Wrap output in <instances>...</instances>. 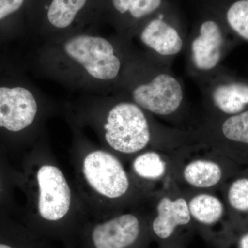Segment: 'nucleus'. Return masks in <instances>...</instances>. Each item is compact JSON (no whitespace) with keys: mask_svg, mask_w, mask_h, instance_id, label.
Returning <instances> with one entry per match:
<instances>
[{"mask_svg":"<svg viewBox=\"0 0 248 248\" xmlns=\"http://www.w3.org/2000/svg\"><path fill=\"white\" fill-rule=\"evenodd\" d=\"M20 163L18 188L25 203L17 220L47 242L77 248L89 214L74 182L59 164L46 134L23 155Z\"/></svg>","mask_w":248,"mask_h":248,"instance_id":"1","label":"nucleus"},{"mask_svg":"<svg viewBox=\"0 0 248 248\" xmlns=\"http://www.w3.org/2000/svg\"><path fill=\"white\" fill-rule=\"evenodd\" d=\"M61 112L69 125L91 130L99 145L125 164L147 150L172 152L197 142L193 130L164 126L135 103L112 94H81Z\"/></svg>","mask_w":248,"mask_h":248,"instance_id":"2","label":"nucleus"},{"mask_svg":"<svg viewBox=\"0 0 248 248\" xmlns=\"http://www.w3.org/2000/svg\"><path fill=\"white\" fill-rule=\"evenodd\" d=\"M131 42L84 32L40 42L30 56L37 76L81 94L110 95L122 78Z\"/></svg>","mask_w":248,"mask_h":248,"instance_id":"3","label":"nucleus"},{"mask_svg":"<svg viewBox=\"0 0 248 248\" xmlns=\"http://www.w3.org/2000/svg\"><path fill=\"white\" fill-rule=\"evenodd\" d=\"M70 128L74 183L90 219L150 205L153 197L133 179L120 158L93 142L83 130Z\"/></svg>","mask_w":248,"mask_h":248,"instance_id":"4","label":"nucleus"},{"mask_svg":"<svg viewBox=\"0 0 248 248\" xmlns=\"http://www.w3.org/2000/svg\"><path fill=\"white\" fill-rule=\"evenodd\" d=\"M60 111L22 70L0 61V145L10 157L20 161L46 134V120Z\"/></svg>","mask_w":248,"mask_h":248,"instance_id":"5","label":"nucleus"},{"mask_svg":"<svg viewBox=\"0 0 248 248\" xmlns=\"http://www.w3.org/2000/svg\"><path fill=\"white\" fill-rule=\"evenodd\" d=\"M112 95L135 103L153 117L165 120L179 118L185 108L182 81L170 71L154 68L151 59L133 48Z\"/></svg>","mask_w":248,"mask_h":248,"instance_id":"6","label":"nucleus"},{"mask_svg":"<svg viewBox=\"0 0 248 248\" xmlns=\"http://www.w3.org/2000/svg\"><path fill=\"white\" fill-rule=\"evenodd\" d=\"M146 206L89 220L80 232L77 248H148L153 236L151 210Z\"/></svg>","mask_w":248,"mask_h":248,"instance_id":"7","label":"nucleus"},{"mask_svg":"<svg viewBox=\"0 0 248 248\" xmlns=\"http://www.w3.org/2000/svg\"><path fill=\"white\" fill-rule=\"evenodd\" d=\"M104 0H49L41 10L32 37L37 43L84 32H97Z\"/></svg>","mask_w":248,"mask_h":248,"instance_id":"8","label":"nucleus"},{"mask_svg":"<svg viewBox=\"0 0 248 248\" xmlns=\"http://www.w3.org/2000/svg\"><path fill=\"white\" fill-rule=\"evenodd\" d=\"M174 182L183 192H214L224 182L226 156L200 143L186 145L170 153Z\"/></svg>","mask_w":248,"mask_h":248,"instance_id":"9","label":"nucleus"},{"mask_svg":"<svg viewBox=\"0 0 248 248\" xmlns=\"http://www.w3.org/2000/svg\"><path fill=\"white\" fill-rule=\"evenodd\" d=\"M151 231L153 239L161 244L177 237L182 228L194 225L187 197L174 182L169 184L152 200Z\"/></svg>","mask_w":248,"mask_h":248,"instance_id":"10","label":"nucleus"},{"mask_svg":"<svg viewBox=\"0 0 248 248\" xmlns=\"http://www.w3.org/2000/svg\"><path fill=\"white\" fill-rule=\"evenodd\" d=\"M226 29L209 9L197 23L189 45L191 66L200 74H210L219 66L226 48Z\"/></svg>","mask_w":248,"mask_h":248,"instance_id":"11","label":"nucleus"},{"mask_svg":"<svg viewBox=\"0 0 248 248\" xmlns=\"http://www.w3.org/2000/svg\"><path fill=\"white\" fill-rule=\"evenodd\" d=\"M178 20L169 5L145 22L134 37L152 55L162 59L177 56L185 44Z\"/></svg>","mask_w":248,"mask_h":248,"instance_id":"12","label":"nucleus"},{"mask_svg":"<svg viewBox=\"0 0 248 248\" xmlns=\"http://www.w3.org/2000/svg\"><path fill=\"white\" fill-rule=\"evenodd\" d=\"M169 5V0H104V20L131 42L141 26Z\"/></svg>","mask_w":248,"mask_h":248,"instance_id":"13","label":"nucleus"},{"mask_svg":"<svg viewBox=\"0 0 248 248\" xmlns=\"http://www.w3.org/2000/svg\"><path fill=\"white\" fill-rule=\"evenodd\" d=\"M170 152L147 150L128 162V170L142 188L154 198L172 179Z\"/></svg>","mask_w":248,"mask_h":248,"instance_id":"14","label":"nucleus"},{"mask_svg":"<svg viewBox=\"0 0 248 248\" xmlns=\"http://www.w3.org/2000/svg\"><path fill=\"white\" fill-rule=\"evenodd\" d=\"M209 117H225L248 109V82L221 80L210 85L206 95Z\"/></svg>","mask_w":248,"mask_h":248,"instance_id":"15","label":"nucleus"},{"mask_svg":"<svg viewBox=\"0 0 248 248\" xmlns=\"http://www.w3.org/2000/svg\"><path fill=\"white\" fill-rule=\"evenodd\" d=\"M35 22V0H0V36L3 39L32 35Z\"/></svg>","mask_w":248,"mask_h":248,"instance_id":"16","label":"nucleus"},{"mask_svg":"<svg viewBox=\"0 0 248 248\" xmlns=\"http://www.w3.org/2000/svg\"><path fill=\"white\" fill-rule=\"evenodd\" d=\"M183 192L187 197L189 211L194 225L210 229L222 221L226 214V205L215 192L210 191Z\"/></svg>","mask_w":248,"mask_h":248,"instance_id":"17","label":"nucleus"},{"mask_svg":"<svg viewBox=\"0 0 248 248\" xmlns=\"http://www.w3.org/2000/svg\"><path fill=\"white\" fill-rule=\"evenodd\" d=\"M20 177V170L12 164L7 152L0 145V214L16 219L21 211L16 197Z\"/></svg>","mask_w":248,"mask_h":248,"instance_id":"18","label":"nucleus"},{"mask_svg":"<svg viewBox=\"0 0 248 248\" xmlns=\"http://www.w3.org/2000/svg\"><path fill=\"white\" fill-rule=\"evenodd\" d=\"M210 10L227 31L248 43V0H213Z\"/></svg>","mask_w":248,"mask_h":248,"instance_id":"19","label":"nucleus"},{"mask_svg":"<svg viewBox=\"0 0 248 248\" xmlns=\"http://www.w3.org/2000/svg\"><path fill=\"white\" fill-rule=\"evenodd\" d=\"M20 221L0 214V248H50Z\"/></svg>","mask_w":248,"mask_h":248,"instance_id":"20","label":"nucleus"},{"mask_svg":"<svg viewBox=\"0 0 248 248\" xmlns=\"http://www.w3.org/2000/svg\"><path fill=\"white\" fill-rule=\"evenodd\" d=\"M228 206L236 213H248V177L236 178L230 183L226 190Z\"/></svg>","mask_w":248,"mask_h":248,"instance_id":"21","label":"nucleus"},{"mask_svg":"<svg viewBox=\"0 0 248 248\" xmlns=\"http://www.w3.org/2000/svg\"><path fill=\"white\" fill-rule=\"evenodd\" d=\"M49 0H35V29H34V32H35V29L36 27V24H37V19H38L39 15H40V13L41 10H42L43 6H45L46 4ZM33 32V33H34Z\"/></svg>","mask_w":248,"mask_h":248,"instance_id":"22","label":"nucleus"},{"mask_svg":"<svg viewBox=\"0 0 248 248\" xmlns=\"http://www.w3.org/2000/svg\"><path fill=\"white\" fill-rule=\"evenodd\" d=\"M239 248H248V232L242 235L240 238Z\"/></svg>","mask_w":248,"mask_h":248,"instance_id":"23","label":"nucleus"}]
</instances>
